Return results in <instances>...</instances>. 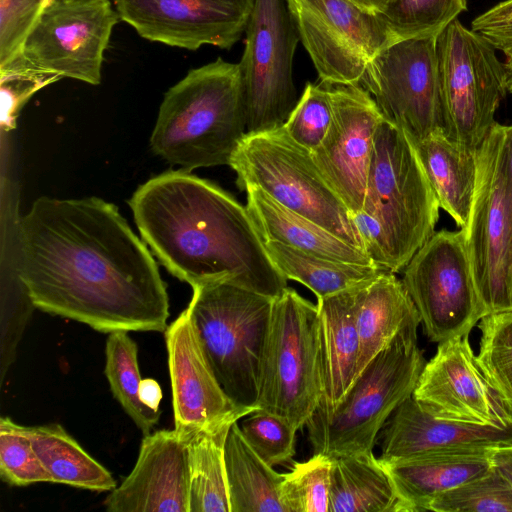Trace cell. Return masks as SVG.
I'll use <instances>...</instances> for the list:
<instances>
[{"mask_svg":"<svg viewBox=\"0 0 512 512\" xmlns=\"http://www.w3.org/2000/svg\"><path fill=\"white\" fill-rule=\"evenodd\" d=\"M17 239L16 274L36 308L102 333L167 328L158 265L113 203L40 197Z\"/></svg>","mask_w":512,"mask_h":512,"instance_id":"obj_1","label":"cell"},{"mask_svg":"<svg viewBox=\"0 0 512 512\" xmlns=\"http://www.w3.org/2000/svg\"><path fill=\"white\" fill-rule=\"evenodd\" d=\"M129 206L145 244L191 287L230 282L271 298L287 288L246 206L191 171L152 177Z\"/></svg>","mask_w":512,"mask_h":512,"instance_id":"obj_2","label":"cell"},{"mask_svg":"<svg viewBox=\"0 0 512 512\" xmlns=\"http://www.w3.org/2000/svg\"><path fill=\"white\" fill-rule=\"evenodd\" d=\"M247 134L239 63L217 58L169 88L150 137L152 151L181 169L228 165Z\"/></svg>","mask_w":512,"mask_h":512,"instance_id":"obj_3","label":"cell"},{"mask_svg":"<svg viewBox=\"0 0 512 512\" xmlns=\"http://www.w3.org/2000/svg\"><path fill=\"white\" fill-rule=\"evenodd\" d=\"M417 329L406 328L382 349L334 409L316 408L305 425L313 454L334 458L373 451L379 432L412 396L425 366Z\"/></svg>","mask_w":512,"mask_h":512,"instance_id":"obj_4","label":"cell"},{"mask_svg":"<svg viewBox=\"0 0 512 512\" xmlns=\"http://www.w3.org/2000/svg\"><path fill=\"white\" fill-rule=\"evenodd\" d=\"M439 208L412 141L384 118L374 136L362 211L383 230L388 271H403L432 236Z\"/></svg>","mask_w":512,"mask_h":512,"instance_id":"obj_5","label":"cell"},{"mask_svg":"<svg viewBox=\"0 0 512 512\" xmlns=\"http://www.w3.org/2000/svg\"><path fill=\"white\" fill-rule=\"evenodd\" d=\"M192 289L187 308L220 386L236 405L257 410L260 360L274 298L230 282Z\"/></svg>","mask_w":512,"mask_h":512,"instance_id":"obj_6","label":"cell"},{"mask_svg":"<svg viewBox=\"0 0 512 512\" xmlns=\"http://www.w3.org/2000/svg\"><path fill=\"white\" fill-rule=\"evenodd\" d=\"M229 166L241 190L258 188L287 209L363 250L350 211L319 171L311 152L297 144L283 126L246 134Z\"/></svg>","mask_w":512,"mask_h":512,"instance_id":"obj_7","label":"cell"},{"mask_svg":"<svg viewBox=\"0 0 512 512\" xmlns=\"http://www.w3.org/2000/svg\"><path fill=\"white\" fill-rule=\"evenodd\" d=\"M462 231L485 315L512 309V124L496 122L477 150L475 192Z\"/></svg>","mask_w":512,"mask_h":512,"instance_id":"obj_8","label":"cell"},{"mask_svg":"<svg viewBox=\"0 0 512 512\" xmlns=\"http://www.w3.org/2000/svg\"><path fill=\"white\" fill-rule=\"evenodd\" d=\"M321 396L318 306L287 287L273 300L256 407L298 430L306 425Z\"/></svg>","mask_w":512,"mask_h":512,"instance_id":"obj_9","label":"cell"},{"mask_svg":"<svg viewBox=\"0 0 512 512\" xmlns=\"http://www.w3.org/2000/svg\"><path fill=\"white\" fill-rule=\"evenodd\" d=\"M436 51L444 130L452 140L478 150L508 92L504 63L483 35L458 19L437 37Z\"/></svg>","mask_w":512,"mask_h":512,"instance_id":"obj_10","label":"cell"},{"mask_svg":"<svg viewBox=\"0 0 512 512\" xmlns=\"http://www.w3.org/2000/svg\"><path fill=\"white\" fill-rule=\"evenodd\" d=\"M402 282L433 342L469 335L485 315L461 229L435 231L403 269Z\"/></svg>","mask_w":512,"mask_h":512,"instance_id":"obj_11","label":"cell"},{"mask_svg":"<svg viewBox=\"0 0 512 512\" xmlns=\"http://www.w3.org/2000/svg\"><path fill=\"white\" fill-rule=\"evenodd\" d=\"M239 62L247 134L282 127L298 99L293 60L300 41L286 0H255Z\"/></svg>","mask_w":512,"mask_h":512,"instance_id":"obj_12","label":"cell"},{"mask_svg":"<svg viewBox=\"0 0 512 512\" xmlns=\"http://www.w3.org/2000/svg\"><path fill=\"white\" fill-rule=\"evenodd\" d=\"M321 83L360 84L366 67L394 42L377 15L349 0H286Z\"/></svg>","mask_w":512,"mask_h":512,"instance_id":"obj_13","label":"cell"},{"mask_svg":"<svg viewBox=\"0 0 512 512\" xmlns=\"http://www.w3.org/2000/svg\"><path fill=\"white\" fill-rule=\"evenodd\" d=\"M436 39L392 42L371 60L360 82L383 117L412 142L444 129Z\"/></svg>","mask_w":512,"mask_h":512,"instance_id":"obj_14","label":"cell"},{"mask_svg":"<svg viewBox=\"0 0 512 512\" xmlns=\"http://www.w3.org/2000/svg\"><path fill=\"white\" fill-rule=\"evenodd\" d=\"M119 19L110 0H48L22 57L31 67L60 79L98 85L104 53Z\"/></svg>","mask_w":512,"mask_h":512,"instance_id":"obj_15","label":"cell"},{"mask_svg":"<svg viewBox=\"0 0 512 512\" xmlns=\"http://www.w3.org/2000/svg\"><path fill=\"white\" fill-rule=\"evenodd\" d=\"M412 397L437 418L478 425H512V409L488 379L468 335L438 343Z\"/></svg>","mask_w":512,"mask_h":512,"instance_id":"obj_16","label":"cell"},{"mask_svg":"<svg viewBox=\"0 0 512 512\" xmlns=\"http://www.w3.org/2000/svg\"><path fill=\"white\" fill-rule=\"evenodd\" d=\"M255 0H114L122 21L142 38L197 50L232 48L242 37Z\"/></svg>","mask_w":512,"mask_h":512,"instance_id":"obj_17","label":"cell"},{"mask_svg":"<svg viewBox=\"0 0 512 512\" xmlns=\"http://www.w3.org/2000/svg\"><path fill=\"white\" fill-rule=\"evenodd\" d=\"M327 85L333 119L325 138L311 154L350 213H356L363 208L374 136L384 117L360 84Z\"/></svg>","mask_w":512,"mask_h":512,"instance_id":"obj_18","label":"cell"},{"mask_svg":"<svg viewBox=\"0 0 512 512\" xmlns=\"http://www.w3.org/2000/svg\"><path fill=\"white\" fill-rule=\"evenodd\" d=\"M175 430L187 438L228 418L241 419L256 409L233 403L220 386L186 308L165 329Z\"/></svg>","mask_w":512,"mask_h":512,"instance_id":"obj_19","label":"cell"},{"mask_svg":"<svg viewBox=\"0 0 512 512\" xmlns=\"http://www.w3.org/2000/svg\"><path fill=\"white\" fill-rule=\"evenodd\" d=\"M104 504L110 512H189L187 439L175 429L145 435L134 468Z\"/></svg>","mask_w":512,"mask_h":512,"instance_id":"obj_20","label":"cell"},{"mask_svg":"<svg viewBox=\"0 0 512 512\" xmlns=\"http://www.w3.org/2000/svg\"><path fill=\"white\" fill-rule=\"evenodd\" d=\"M381 432L380 459L384 464L512 444V425H478L437 418L412 396L397 407Z\"/></svg>","mask_w":512,"mask_h":512,"instance_id":"obj_21","label":"cell"},{"mask_svg":"<svg viewBox=\"0 0 512 512\" xmlns=\"http://www.w3.org/2000/svg\"><path fill=\"white\" fill-rule=\"evenodd\" d=\"M348 293L360 343L358 376L401 331L419 326L421 319L396 273L382 271Z\"/></svg>","mask_w":512,"mask_h":512,"instance_id":"obj_22","label":"cell"},{"mask_svg":"<svg viewBox=\"0 0 512 512\" xmlns=\"http://www.w3.org/2000/svg\"><path fill=\"white\" fill-rule=\"evenodd\" d=\"M322 396L317 408L334 409L357 377L360 343L348 289L317 299Z\"/></svg>","mask_w":512,"mask_h":512,"instance_id":"obj_23","label":"cell"},{"mask_svg":"<svg viewBox=\"0 0 512 512\" xmlns=\"http://www.w3.org/2000/svg\"><path fill=\"white\" fill-rule=\"evenodd\" d=\"M491 451L438 453L385 466L407 512H422L440 495L486 473Z\"/></svg>","mask_w":512,"mask_h":512,"instance_id":"obj_24","label":"cell"},{"mask_svg":"<svg viewBox=\"0 0 512 512\" xmlns=\"http://www.w3.org/2000/svg\"><path fill=\"white\" fill-rule=\"evenodd\" d=\"M412 143L439 207L465 230L475 192L477 150L452 140L444 129Z\"/></svg>","mask_w":512,"mask_h":512,"instance_id":"obj_25","label":"cell"},{"mask_svg":"<svg viewBox=\"0 0 512 512\" xmlns=\"http://www.w3.org/2000/svg\"><path fill=\"white\" fill-rule=\"evenodd\" d=\"M248 213L263 241H275L320 257L375 266L367 254L314 221L282 206L258 188H248Z\"/></svg>","mask_w":512,"mask_h":512,"instance_id":"obj_26","label":"cell"},{"mask_svg":"<svg viewBox=\"0 0 512 512\" xmlns=\"http://www.w3.org/2000/svg\"><path fill=\"white\" fill-rule=\"evenodd\" d=\"M331 459L329 512H407L387 467L373 451Z\"/></svg>","mask_w":512,"mask_h":512,"instance_id":"obj_27","label":"cell"},{"mask_svg":"<svg viewBox=\"0 0 512 512\" xmlns=\"http://www.w3.org/2000/svg\"><path fill=\"white\" fill-rule=\"evenodd\" d=\"M225 464L230 512H285L279 498L284 473L275 471L253 450L238 421L227 436Z\"/></svg>","mask_w":512,"mask_h":512,"instance_id":"obj_28","label":"cell"},{"mask_svg":"<svg viewBox=\"0 0 512 512\" xmlns=\"http://www.w3.org/2000/svg\"><path fill=\"white\" fill-rule=\"evenodd\" d=\"M238 420L225 419L186 438L189 512H230L225 445L231 425Z\"/></svg>","mask_w":512,"mask_h":512,"instance_id":"obj_29","label":"cell"},{"mask_svg":"<svg viewBox=\"0 0 512 512\" xmlns=\"http://www.w3.org/2000/svg\"><path fill=\"white\" fill-rule=\"evenodd\" d=\"M32 447L52 482L103 492L116 488L111 473L59 424L27 427Z\"/></svg>","mask_w":512,"mask_h":512,"instance_id":"obj_30","label":"cell"},{"mask_svg":"<svg viewBox=\"0 0 512 512\" xmlns=\"http://www.w3.org/2000/svg\"><path fill=\"white\" fill-rule=\"evenodd\" d=\"M264 245L280 273L307 287L317 299L350 289L386 271L320 257L275 241H264Z\"/></svg>","mask_w":512,"mask_h":512,"instance_id":"obj_31","label":"cell"},{"mask_svg":"<svg viewBox=\"0 0 512 512\" xmlns=\"http://www.w3.org/2000/svg\"><path fill=\"white\" fill-rule=\"evenodd\" d=\"M105 355V375L114 398L144 435L150 434L161 411L149 408L140 399L142 378L137 344L128 331L111 332L106 341Z\"/></svg>","mask_w":512,"mask_h":512,"instance_id":"obj_32","label":"cell"},{"mask_svg":"<svg viewBox=\"0 0 512 512\" xmlns=\"http://www.w3.org/2000/svg\"><path fill=\"white\" fill-rule=\"evenodd\" d=\"M466 10V0H393L378 17L394 41L437 38Z\"/></svg>","mask_w":512,"mask_h":512,"instance_id":"obj_33","label":"cell"},{"mask_svg":"<svg viewBox=\"0 0 512 512\" xmlns=\"http://www.w3.org/2000/svg\"><path fill=\"white\" fill-rule=\"evenodd\" d=\"M332 459L315 453L284 473L279 488L285 512H329Z\"/></svg>","mask_w":512,"mask_h":512,"instance_id":"obj_34","label":"cell"},{"mask_svg":"<svg viewBox=\"0 0 512 512\" xmlns=\"http://www.w3.org/2000/svg\"><path fill=\"white\" fill-rule=\"evenodd\" d=\"M480 330L478 359L492 385L512 409V309L484 315Z\"/></svg>","mask_w":512,"mask_h":512,"instance_id":"obj_35","label":"cell"},{"mask_svg":"<svg viewBox=\"0 0 512 512\" xmlns=\"http://www.w3.org/2000/svg\"><path fill=\"white\" fill-rule=\"evenodd\" d=\"M433 512H512V487L493 466L483 475L437 497Z\"/></svg>","mask_w":512,"mask_h":512,"instance_id":"obj_36","label":"cell"},{"mask_svg":"<svg viewBox=\"0 0 512 512\" xmlns=\"http://www.w3.org/2000/svg\"><path fill=\"white\" fill-rule=\"evenodd\" d=\"M0 475L12 486L52 482L32 447L27 427L16 424L9 417L0 419Z\"/></svg>","mask_w":512,"mask_h":512,"instance_id":"obj_37","label":"cell"},{"mask_svg":"<svg viewBox=\"0 0 512 512\" xmlns=\"http://www.w3.org/2000/svg\"><path fill=\"white\" fill-rule=\"evenodd\" d=\"M332 119L328 85L307 82L283 128L297 144L312 152L325 138Z\"/></svg>","mask_w":512,"mask_h":512,"instance_id":"obj_38","label":"cell"},{"mask_svg":"<svg viewBox=\"0 0 512 512\" xmlns=\"http://www.w3.org/2000/svg\"><path fill=\"white\" fill-rule=\"evenodd\" d=\"M253 450L270 466L290 463L297 430L282 418L257 409L239 424Z\"/></svg>","mask_w":512,"mask_h":512,"instance_id":"obj_39","label":"cell"},{"mask_svg":"<svg viewBox=\"0 0 512 512\" xmlns=\"http://www.w3.org/2000/svg\"><path fill=\"white\" fill-rule=\"evenodd\" d=\"M60 78L28 65L23 57L0 69L1 126L9 131L23 105L40 89Z\"/></svg>","mask_w":512,"mask_h":512,"instance_id":"obj_40","label":"cell"},{"mask_svg":"<svg viewBox=\"0 0 512 512\" xmlns=\"http://www.w3.org/2000/svg\"><path fill=\"white\" fill-rule=\"evenodd\" d=\"M48 0H0V69L19 60Z\"/></svg>","mask_w":512,"mask_h":512,"instance_id":"obj_41","label":"cell"},{"mask_svg":"<svg viewBox=\"0 0 512 512\" xmlns=\"http://www.w3.org/2000/svg\"><path fill=\"white\" fill-rule=\"evenodd\" d=\"M471 29L503 54L507 90L512 94V0H504L478 15L472 20Z\"/></svg>","mask_w":512,"mask_h":512,"instance_id":"obj_42","label":"cell"},{"mask_svg":"<svg viewBox=\"0 0 512 512\" xmlns=\"http://www.w3.org/2000/svg\"><path fill=\"white\" fill-rule=\"evenodd\" d=\"M491 463L512 487V444L492 449Z\"/></svg>","mask_w":512,"mask_h":512,"instance_id":"obj_43","label":"cell"},{"mask_svg":"<svg viewBox=\"0 0 512 512\" xmlns=\"http://www.w3.org/2000/svg\"><path fill=\"white\" fill-rule=\"evenodd\" d=\"M139 396L146 406L154 410H160L159 405L162 399V391L157 381L150 378L142 380Z\"/></svg>","mask_w":512,"mask_h":512,"instance_id":"obj_44","label":"cell"},{"mask_svg":"<svg viewBox=\"0 0 512 512\" xmlns=\"http://www.w3.org/2000/svg\"><path fill=\"white\" fill-rule=\"evenodd\" d=\"M359 8L374 15H380L393 0H349Z\"/></svg>","mask_w":512,"mask_h":512,"instance_id":"obj_45","label":"cell"},{"mask_svg":"<svg viewBox=\"0 0 512 512\" xmlns=\"http://www.w3.org/2000/svg\"><path fill=\"white\" fill-rule=\"evenodd\" d=\"M58 1H65V0H58Z\"/></svg>","mask_w":512,"mask_h":512,"instance_id":"obj_46","label":"cell"}]
</instances>
